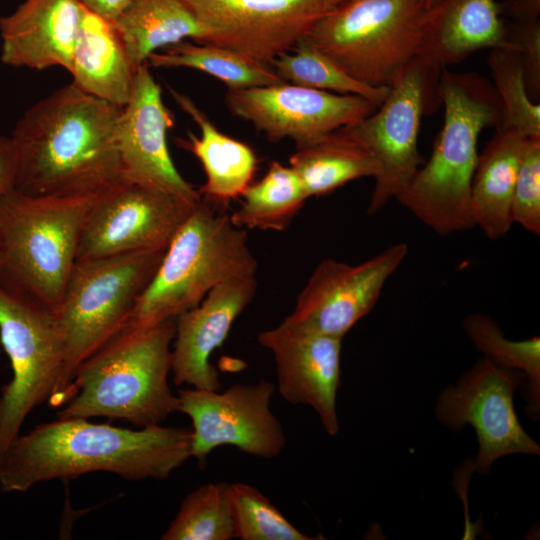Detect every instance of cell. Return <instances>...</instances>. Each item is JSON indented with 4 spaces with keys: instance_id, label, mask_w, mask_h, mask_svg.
<instances>
[{
    "instance_id": "obj_3",
    "label": "cell",
    "mask_w": 540,
    "mask_h": 540,
    "mask_svg": "<svg viewBox=\"0 0 540 540\" xmlns=\"http://www.w3.org/2000/svg\"><path fill=\"white\" fill-rule=\"evenodd\" d=\"M440 97L444 123L429 160L397 198L439 235L475 227L470 192L478 161L477 142L486 127H499L501 104L483 79L443 71Z\"/></svg>"
},
{
    "instance_id": "obj_5",
    "label": "cell",
    "mask_w": 540,
    "mask_h": 540,
    "mask_svg": "<svg viewBox=\"0 0 540 540\" xmlns=\"http://www.w3.org/2000/svg\"><path fill=\"white\" fill-rule=\"evenodd\" d=\"M201 199L179 228L121 331L153 327L197 306L216 285L255 277L246 229Z\"/></svg>"
},
{
    "instance_id": "obj_36",
    "label": "cell",
    "mask_w": 540,
    "mask_h": 540,
    "mask_svg": "<svg viewBox=\"0 0 540 540\" xmlns=\"http://www.w3.org/2000/svg\"><path fill=\"white\" fill-rule=\"evenodd\" d=\"M16 158L9 136H0V197L15 187Z\"/></svg>"
},
{
    "instance_id": "obj_27",
    "label": "cell",
    "mask_w": 540,
    "mask_h": 540,
    "mask_svg": "<svg viewBox=\"0 0 540 540\" xmlns=\"http://www.w3.org/2000/svg\"><path fill=\"white\" fill-rule=\"evenodd\" d=\"M243 202L230 215L243 229L285 230L309 198L290 166L270 163L262 179L251 183L242 194Z\"/></svg>"
},
{
    "instance_id": "obj_19",
    "label": "cell",
    "mask_w": 540,
    "mask_h": 540,
    "mask_svg": "<svg viewBox=\"0 0 540 540\" xmlns=\"http://www.w3.org/2000/svg\"><path fill=\"white\" fill-rule=\"evenodd\" d=\"M255 277L234 278L213 287L194 308L176 319L171 373L175 385L219 390V374L210 363L236 320L252 301Z\"/></svg>"
},
{
    "instance_id": "obj_30",
    "label": "cell",
    "mask_w": 540,
    "mask_h": 540,
    "mask_svg": "<svg viewBox=\"0 0 540 540\" xmlns=\"http://www.w3.org/2000/svg\"><path fill=\"white\" fill-rule=\"evenodd\" d=\"M227 482H208L190 492L162 534V540L235 538Z\"/></svg>"
},
{
    "instance_id": "obj_14",
    "label": "cell",
    "mask_w": 540,
    "mask_h": 540,
    "mask_svg": "<svg viewBox=\"0 0 540 540\" xmlns=\"http://www.w3.org/2000/svg\"><path fill=\"white\" fill-rule=\"evenodd\" d=\"M197 204L122 182L94 202L82 230L77 260L166 250Z\"/></svg>"
},
{
    "instance_id": "obj_11",
    "label": "cell",
    "mask_w": 540,
    "mask_h": 540,
    "mask_svg": "<svg viewBox=\"0 0 540 540\" xmlns=\"http://www.w3.org/2000/svg\"><path fill=\"white\" fill-rule=\"evenodd\" d=\"M275 384L235 383L226 390L186 388L177 393V411L192 421L191 457L205 466L224 445L260 458L278 457L286 445L281 422L271 410Z\"/></svg>"
},
{
    "instance_id": "obj_28",
    "label": "cell",
    "mask_w": 540,
    "mask_h": 540,
    "mask_svg": "<svg viewBox=\"0 0 540 540\" xmlns=\"http://www.w3.org/2000/svg\"><path fill=\"white\" fill-rule=\"evenodd\" d=\"M152 67H186L205 72L228 89L268 86L285 82L271 66L258 63L230 49L208 43L181 41L149 55Z\"/></svg>"
},
{
    "instance_id": "obj_17",
    "label": "cell",
    "mask_w": 540,
    "mask_h": 540,
    "mask_svg": "<svg viewBox=\"0 0 540 540\" xmlns=\"http://www.w3.org/2000/svg\"><path fill=\"white\" fill-rule=\"evenodd\" d=\"M173 126L174 115L146 62L137 68L129 100L118 118L123 179L197 204L202 199L199 190L183 178L168 149L167 133Z\"/></svg>"
},
{
    "instance_id": "obj_24",
    "label": "cell",
    "mask_w": 540,
    "mask_h": 540,
    "mask_svg": "<svg viewBox=\"0 0 540 540\" xmlns=\"http://www.w3.org/2000/svg\"><path fill=\"white\" fill-rule=\"evenodd\" d=\"M526 138L515 130L497 128L479 154L470 206L475 227L489 239L504 237L513 225L512 197Z\"/></svg>"
},
{
    "instance_id": "obj_10",
    "label": "cell",
    "mask_w": 540,
    "mask_h": 540,
    "mask_svg": "<svg viewBox=\"0 0 540 540\" xmlns=\"http://www.w3.org/2000/svg\"><path fill=\"white\" fill-rule=\"evenodd\" d=\"M441 70L423 56L414 60L390 85L383 103L370 115L340 129L376 161L378 174L368 205L376 214L397 199L422 165L418 150L421 118L440 97Z\"/></svg>"
},
{
    "instance_id": "obj_37",
    "label": "cell",
    "mask_w": 540,
    "mask_h": 540,
    "mask_svg": "<svg viewBox=\"0 0 540 540\" xmlns=\"http://www.w3.org/2000/svg\"><path fill=\"white\" fill-rule=\"evenodd\" d=\"M133 0H79L90 12L111 22H116Z\"/></svg>"
},
{
    "instance_id": "obj_31",
    "label": "cell",
    "mask_w": 540,
    "mask_h": 540,
    "mask_svg": "<svg viewBox=\"0 0 540 540\" xmlns=\"http://www.w3.org/2000/svg\"><path fill=\"white\" fill-rule=\"evenodd\" d=\"M464 332L473 345L495 364L519 372L528 381L530 405L534 413L540 402V339L513 341L507 339L498 324L484 314L464 318Z\"/></svg>"
},
{
    "instance_id": "obj_6",
    "label": "cell",
    "mask_w": 540,
    "mask_h": 540,
    "mask_svg": "<svg viewBox=\"0 0 540 540\" xmlns=\"http://www.w3.org/2000/svg\"><path fill=\"white\" fill-rule=\"evenodd\" d=\"M103 193V192H102ZM101 193L0 197V279L57 312L86 218Z\"/></svg>"
},
{
    "instance_id": "obj_8",
    "label": "cell",
    "mask_w": 540,
    "mask_h": 540,
    "mask_svg": "<svg viewBox=\"0 0 540 540\" xmlns=\"http://www.w3.org/2000/svg\"><path fill=\"white\" fill-rule=\"evenodd\" d=\"M428 7L422 0H348L304 38L351 77L390 87L422 55Z\"/></svg>"
},
{
    "instance_id": "obj_34",
    "label": "cell",
    "mask_w": 540,
    "mask_h": 540,
    "mask_svg": "<svg viewBox=\"0 0 540 540\" xmlns=\"http://www.w3.org/2000/svg\"><path fill=\"white\" fill-rule=\"evenodd\" d=\"M512 222L540 234V137L526 138L514 186Z\"/></svg>"
},
{
    "instance_id": "obj_22",
    "label": "cell",
    "mask_w": 540,
    "mask_h": 540,
    "mask_svg": "<svg viewBox=\"0 0 540 540\" xmlns=\"http://www.w3.org/2000/svg\"><path fill=\"white\" fill-rule=\"evenodd\" d=\"M137 68L115 23L83 7L69 69L71 83L122 108L129 100Z\"/></svg>"
},
{
    "instance_id": "obj_4",
    "label": "cell",
    "mask_w": 540,
    "mask_h": 540,
    "mask_svg": "<svg viewBox=\"0 0 540 540\" xmlns=\"http://www.w3.org/2000/svg\"><path fill=\"white\" fill-rule=\"evenodd\" d=\"M175 329L169 319L118 332L78 367L57 416L106 417L139 427L163 423L178 408L168 382Z\"/></svg>"
},
{
    "instance_id": "obj_38",
    "label": "cell",
    "mask_w": 540,
    "mask_h": 540,
    "mask_svg": "<svg viewBox=\"0 0 540 540\" xmlns=\"http://www.w3.org/2000/svg\"><path fill=\"white\" fill-rule=\"evenodd\" d=\"M425 5L429 8L430 6H432L437 0H422Z\"/></svg>"
},
{
    "instance_id": "obj_16",
    "label": "cell",
    "mask_w": 540,
    "mask_h": 540,
    "mask_svg": "<svg viewBox=\"0 0 540 540\" xmlns=\"http://www.w3.org/2000/svg\"><path fill=\"white\" fill-rule=\"evenodd\" d=\"M408 253L405 243L350 265L333 259L321 261L284 320L299 328L343 339L377 303L389 277Z\"/></svg>"
},
{
    "instance_id": "obj_2",
    "label": "cell",
    "mask_w": 540,
    "mask_h": 540,
    "mask_svg": "<svg viewBox=\"0 0 540 540\" xmlns=\"http://www.w3.org/2000/svg\"><path fill=\"white\" fill-rule=\"evenodd\" d=\"M191 430L160 425L138 430L58 417L18 435L0 452V489L110 472L125 480H162L191 458Z\"/></svg>"
},
{
    "instance_id": "obj_25",
    "label": "cell",
    "mask_w": 540,
    "mask_h": 540,
    "mask_svg": "<svg viewBox=\"0 0 540 540\" xmlns=\"http://www.w3.org/2000/svg\"><path fill=\"white\" fill-rule=\"evenodd\" d=\"M115 25L136 67L160 48L207 38V30L182 0H133Z\"/></svg>"
},
{
    "instance_id": "obj_15",
    "label": "cell",
    "mask_w": 540,
    "mask_h": 540,
    "mask_svg": "<svg viewBox=\"0 0 540 540\" xmlns=\"http://www.w3.org/2000/svg\"><path fill=\"white\" fill-rule=\"evenodd\" d=\"M225 102L233 115L251 122L270 141L290 138L296 147L353 124L378 107L361 96L287 82L228 89Z\"/></svg>"
},
{
    "instance_id": "obj_7",
    "label": "cell",
    "mask_w": 540,
    "mask_h": 540,
    "mask_svg": "<svg viewBox=\"0 0 540 540\" xmlns=\"http://www.w3.org/2000/svg\"><path fill=\"white\" fill-rule=\"evenodd\" d=\"M164 252L141 250L76 261L56 312L65 360L51 404L66 402L78 367L120 331Z\"/></svg>"
},
{
    "instance_id": "obj_35",
    "label": "cell",
    "mask_w": 540,
    "mask_h": 540,
    "mask_svg": "<svg viewBox=\"0 0 540 540\" xmlns=\"http://www.w3.org/2000/svg\"><path fill=\"white\" fill-rule=\"evenodd\" d=\"M522 22L509 31L510 41L521 55L526 86L533 97H538L540 87V22L538 15L521 16Z\"/></svg>"
},
{
    "instance_id": "obj_18",
    "label": "cell",
    "mask_w": 540,
    "mask_h": 540,
    "mask_svg": "<svg viewBox=\"0 0 540 540\" xmlns=\"http://www.w3.org/2000/svg\"><path fill=\"white\" fill-rule=\"evenodd\" d=\"M257 339L273 355L275 387L281 397L293 405L311 407L325 431L337 435L342 339L308 331L285 320L260 332Z\"/></svg>"
},
{
    "instance_id": "obj_33",
    "label": "cell",
    "mask_w": 540,
    "mask_h": 540,
    "mask_svg": "<svg viewBox=\"0 0 540 540\" xmlns=\"http://www.w3.org/2000/svg\"><path fill=\"white\" fill-rule=\"evenodd\" d=\"M235 538L241 540H314L299 531L257 488L242 482L228 483Z\"/></svg>"
},
{
    "instance_id": "obj_12",
    "label": "cell",
    "mask_w": 540,
    "mask_h": 540,
    "mask_svg": "<svg viewBox=\"0 0 540 540\" xmlns=\"http://www.w3.org/2000/svg\"><path fill=\"white\" fill-rule=\"evenodd\" d=\"M522 380L519 372L484 357L441 393L435 409L438 420L454 432L466 425L475 430L479 446L472 470L485 475L503 456L540 454L514 409V393Z\"/></svg>"
},
{
    "instance_id": "obj_26",
    "label": "cell",
    "mask_w": 540,
    "mask_h": 540,
    "mask_svg": "<svg viewBox=\"0 0 540 540\" xmlns=\"http://www.w3.org/2000/svg\"><path fill=\"white\" fill-rule=\"evenodd\" d=\"M289 163L308 197L328 194L358 178H375L379 171L374 158L340 128L296 147Z\"/></svg>"
},
{
    "instance_id": "obj_1",
    "label": "cell",
    "mask_w": 540,
    "mask_h": 540,
    "mask_svg": "<svg viewBox=\"0 0 540 540\" xmlns=\"http://www.w3.org/2000/svg\"><path fill=\"white\" fill-rule=\"evenodd\" d=\"M121 107L72 83L28 108L10 137L15 188L30 195H85L125 182L117 142Z\"/></svg>"
},
{
    "instance_id": "obj_21",
    "label": "cell",
    "mask_w": 540,
    "mask_h": 540,
    "mask_svg": "<svg viewBox=\"0 0 540 540\" xmlns=\"http://www.w3.org/2000/svg\"><path fill=\"white\" fill-rule=\"evenodd\" d=\"M481 49L518 52L497 0H437L428 8L421 56L443 69Z\"/></svg>"
},
{
    "instance_id": "obj_13",
    "label": "cell",
    "mask_w": 540,
    "mask_h": 540,
    "mask_svg": "<svg viewBox=\"0 0 540 540\" xmlns=\"http://www.w3.org/2000/svg\"><path fill=\"white\" fill-rule=\"evenodd\" d=\"M207 30L204 43L270 66L340 0H182Z\"/></svg>"
},
{
    "instance_id": "obj_39",
    "label": "cell",
    "mask_w": 540,
    "mask_h": 540,
    "mask_svg": "<svg viewBox=\"0 0 540 540\" xmlns=\"http://www.w3.org/2000/svg\"><path fill=\"white\" fill-rule=\"evenodd\" d=\"M340 1L343 2V1H348V0H340Z\"/></svg>"
},
{
    "instance_id": "obj_9",
    "label": "cell",
    "mask_w": 540,
    "mask_h": 540,
    "mask_svg": "<svg viewBox=\"0 0 540 540\" xmlns=\"http://www.w3.org/2000/svg\"><path fill=\"white\" fill-rule=\"evenodd\" d=\"M0 342L12 369L0 391V452L19 434L27 416L51 401L64 369L56 313L0 279Z\"/></svg>"
},
{
    "instance_id": "obj_32",
    "label": "cell",
    "mask_w": 540,
    "mask_h": 540,
    "mask_svg": "<svg viewBox=\"0 0 540 540\" xmlns=\"http://www.w3.org/2000/svg\"><path fill=\"white\" fill-rule=\"evenodd\" d=\"M488 65L501 104L498 128L515 130L527 138L540 137V104L528 96L521 55L513 50L493 49Z\"/></svg>"
},
{
    "instance_id": "obj_23",
    "label": "cell",
    "mask_w": 540,
    "mask_h": 540,
    "mask_svg": "<svg viewBox=\"0 0 540 540\" xmlns=\"http://www.w3.org/2000/svg\"><path fill=\"white\" fill-rule=\"evenodd\" d=\"M168 89L178 106L200 127L199 137L188 133L186 139L177 140L203 167L206 181L199 193L202 199L223 209L231 200L242 196L252 183L257 157L246 143L220 132L187 95Z\"/></svg>"
},
{
    "instance_id": "obj_29",
    "label": "cell",
    "mask_w": 540,
    "mask_h": 540,
    "mask_svg": "<svg viewBox=\"0 0 540 540\" xmlns=\"http://www.w3.org/2000/svg\"><path fill=\"white\" fill-rule=\"evenodd\" d=\"M293 50V54L283 53L270 64L285 82L361 96L377 106L383 103L389 93V87L370 86L351 77L305 39Z\"/></svg>"
},
{
    "instance_id": "obj_20",
    "label": "cell",
    "mask_w": 540,
    "mask_h": 540,
    "mask_svg": "<svg viewBox=\"0 0 540 540\" xmlns=\"http://www.w3.org/2000/svg\"><path fill=\"white\" fill-rule=\"evenodd\" d=\"M83 6L79 0H24L0 17V60L14 68L69 71Z\"/></svg>"
}]
</instances>
